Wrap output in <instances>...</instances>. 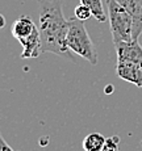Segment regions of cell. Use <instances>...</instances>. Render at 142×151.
Returning <instances> with one entry per match:
<instances>
[{"mask_svg": "<svg viewBox=\"0 0 142 151\" xmlns=\"http://www.w3.org/2000/svg\"><path fill=\"white\" fill-rule=\"evenodd\" d=\"M0 151H13L12 147L4 141V138L0 135Z\"/></svg>", "mask_w": 142, "mask_h": 151, "instance_id": "13", "label": "cell"}, {"mask_svg": "<svg viewBox=\"0 0 142 151\" xmlns=\"http://www.w3.org/2000/svg\"><path fill=\"white\" fill-rule=\"evenodd\" d=\"M133 19V40L142 34V0H118Z\"/></svg>", "mask_w": 142, "mask_h": 151, "instance_id": "6", "label": "cell"}, {"mask_svg": "<svg viewBox=\"0 0 142 151\" xmlns=\"http://www.w3.org/2000/svg\"><path fill=\"white\" fill-rule=\"evenodd\" d=\"M66 45L68 51L80 55L91 65L97 63V53L94 46L91 37L86 29L84 21H80L76 17L68 19V30L66 37Z\"/></svg>", "mask_w": 142, "mask_h": 151, "instance_id": "2", "label": "cell"}, {"mask_svg": "<svg viewBox=\"0 0 142 151\" xmlns=\"http://www.w3.org/2000/svg\"><path fill=\"white\" fill-rule=\"evenodd\" d=\"M22 46L21 58H37L41 51V37H40L38 27L34 28L30 36H28L25 40L20 41Z\"/></svg>", "mask_w": 142, "mask_h": 151, "instance_id": "7", "label": "cell"}, {"mask_svg": "<svg viewBox=\"0 0 142 151\" xmlns=\"http://www.w3.org/2000/svg\"><path fill=\"white\" fill-rule=\"evenodd\" d=\"M116 74L120 79L142 88V67L130 62H117Z\"/></svg>", "mask_w": 142, "mask_h": 151, "instance_id": "5", "label": "cell"}, {"mask_svg": "<svg viewBox=\"0 0 142 151\" xmlns=\"http://www.w3.org/2000/svg\"><path fill=\"white\" fill-rule=\"evenodd\" d=\"M36 27L37 25L34 24L33 20H32L29 16H21L12 24L11 32H12V36L20 42V41L27 38L28 36H30L32 32L34 30Z\"/></svg>", "mask_w": 142, "mask_h": 151, "instance_id": "8", "label": "cell"}, {"mask_svg": "<svg viewBox=\"0 0 142 151\" xmlns=\"http://www.w3.org/2000/svg\"><path fill=\"white\" fill-rule=\"evenodd\" d=\"M104 91H105V93H107V95H111L112 92L115 91V87H113V86H108L105 89H104Z\"/></svg>", "mask_w": 142, "mask_h": 151, "instance_id": "14", "label": "cell"}, {"mask_svg": "<svg viewBox=\"0 0 142 151\" xmlns=\"http://www.w3.org/2000/svg\"><path fill=\"white\" fill-rule=\"evenodd\" d=\"M80 3L87 5V7L91 9L92 16L99 22L107 21L105 9H104V7H103V1H101V0H80Z\"/></svg>", "mask_w": 142, "mask_h": 151, "instance_id": "10", "label": "cell"}, {"mask_svg": "<svg viewBox=\"0 0 142 151\" xmlns=\"http://www.w3.org/2000/svg\"><path fill=\"white\" fill-rule=\"evenodd\" d=\"M107 8H108V21L113 42L132 41L133 19L130 13L120 4L118 0H107Z\"/></svg>", "mask_w": 142, "mask_h": 151, "instance_id": "3", "label": "cell"}, {"mask_svg": "<svg viewBox=\"0 0 142 151\" xmlns=\"http://www.w3.org/2000/svg\"><path fill=\"white\" fill-rule=\"evenodd\" d=\"M105 137L100 133H91L83 139V150L84 151H101Z\"/></svg>", "mask_w": 142, "mask_h": 151, "instance_id": "9", "label": "cell"}, {"mask_svg": "<svg viewBox=\"0 0 142 151\" xmlns=\"http://www.w3.org/2000/svg\"><path fill=\"white\" fill-rule=\"evenodd\" d=\"M118 145H120V137L112 135L109 138H105V143L101 151H118Z\"/></svg>", "mask_w": 142, "mask_h": 151, "instance_id": "12", "label": "cell"}, {"mask_svg": "<svg viewBox=\"0 0 142 151\" xmlns=\"http://www.w3.org/2000/svg\"><path fill=\"white\" fill-rule=\"evenodd\" d=\"M74 14H75V17H76L78 20H80V21H86V20H88L89 17L92 16V12H91V9H89L87 5L80 3L78 7H75Z\"/></svg>", "mask_w": 142, "mask_h": 151, "instance_id": "11", "label": "cell"}, {"mask_svg": "<svg viewBox=\"0 0 142 151\" xmlns=\"http://www.w3.org/2000/svg\"><path fill=\"white\" fill-rule=\"evenodd\" d=\"M41 51L70 57L66 45L68 20L63 16V0H37Z\"/></svg>", "mask_w": 142, "mask_h": 151, "instance_id": "1", "label": "cell"}, {"mask_svg": "<svg viewBox=\"0 0 142 151\" xmlns=\"http://www.w3.org/2000/svg\"><path fill=\"white\" fill-rule=\"evenodd\" d=\"M115 49L117 53V62H130L142 67V46L138 40L116 42Z\"/></svg>", "mask_w": 142, "mask_h": 151, "instance_id": "4", "label": "cell"}, {"mask_svg": "<svg viewBox=\"0 0 142 151\" xmlns=\"http://www.w3.org/2000/svg\"><path fill=\"white\" fill-rule=\"evenodd\" d=\"M4 25H5V19L3 14H0V29L4 28Z\"/></svg>", "mask_w": 142, "mask_h": 151, "instance_id": "15", "label": "cell"}, {"mask_svg": "<svg viewBox=\"0 0 142 151\" xmlns=\"http://www.w3.org/2000/svg\"><path fill=\"white\" fill-rule=\"evenodd\" d=\"M141 146H142V141H141Z\"/></svg>", "mask_w": 142, "mask_h": 151, "instance_id": "16", "label": "cell"}]
</instances>
